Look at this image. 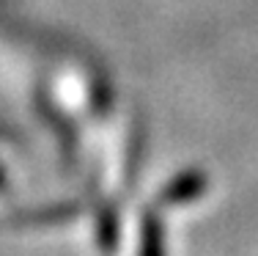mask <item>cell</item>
<instances>
[{
	"mask_svg": "<svg viewBox=\"0 0 258 256\" xmlns=\"http://www.w3.org/2000/svg\"><path fill=\"white\" fill-rule=\"evenodd\" d=\"M201 190H204V176L189 174V176H184L181 182H176L173 196L176 198H187V196H195V193H201Z\"/></svg>",
	"mask_w": 258,
	"mask_h": 256,
	"instance_id": "cell-1",
	"label": "cell"
}]
</instances>
